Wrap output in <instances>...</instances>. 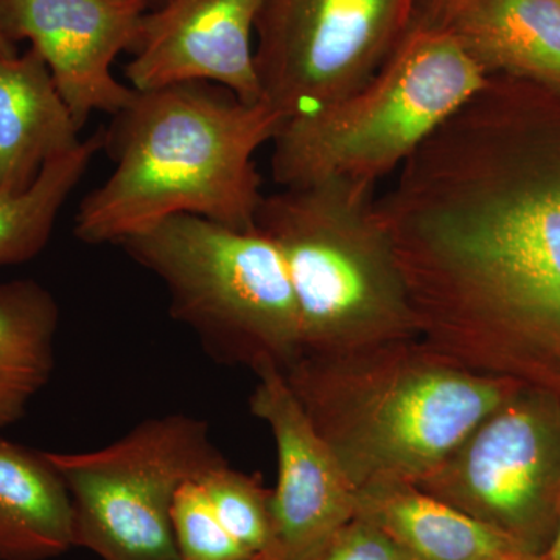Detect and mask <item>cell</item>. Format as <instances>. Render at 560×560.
<instances>
[{
	"mask_svg": "<svg viewBox=\"0 0 560 560\" xmlns=\"http://www.w3.org/2000/svg\"><path fill=\"white\" fill-rule=\"evenodd\" d=\"M419 338L459 366L560 396V195L420 149L375 200Z\"/></svg>",
	"mask_w": 560,
	"mask_h": 560,
	"instance_id": "1",
	"label": "cell"
},
{
	"mask_svg": "<svg viewBox=\"0 0 560 560\" xmlns=\"http://www.w3.org/2000/svg\"><path fill=\"white\" fill-rule=\"evenodd\" d=\"M282 124L267 102L206 81L136 91L103 130L114 172L81 201L77 238L119 245L180 213L257 231L265 195L254 156Z\"/></svg>",
	"mask_w": 560,
	"mask_h": 560,
	"instance_id": "2",
	"label": "cell"
},
{
	"mask_svg": "<svg viewBox=\"0 0 560 560\" xmlns=\"http://www.w3.org/2000/svg\"><path fill=\"white\" fill-rule=\"evenodd\" d=\"M283 375L355 492L418 485L522 386L459 366L420 338L304 352Z\"/></svg>",
	"mask_w": 560,
	"mask_h": 560,
	"instance_id": "3",
	"label": "cell"
},
{
	"mask_svg": "<svg viewBox=\"0 0 560 560\" xmlns=\"http://www.w3.org/2000/svg\"><path fill=\"white\" fill-rule=\"evenodd\" d=\"M368 184L327 179L265 195L257 231L285 261L302 353L419 338L393 243Z\"/></svg>",
	"mask_w": 560,
	"mask_h": 560,
	"instance_id": "4",
	"label": "cell"
},
{
	"mask_svg": "<svg viewBox=\"0 0 560 560\" xmlns=\"http://www.w3.org/2000/svg\"><path fill=\"white\" fill-rule=\"evenodd\" d=\"M447 28L412 24L359 90L283 121L271 175L282 189L327 179L377 187L485 84Z\"/></svg>",
	"mask_w": 560,
	"mask_h": 560,
	"instance_id": "5",
	"label": "cell"
},
{
	"mask_svg": "<svg viewBox=\"0 0 560 560\" xmlns=\"http://www.w3.org/2000/svg\"><path fill=\"white\" fill-rule=\"evenodd\" d=\"M119 246L164 283L173 318L219 363L285 372L302 355L285 261L261 232L180 213Z\"/></svg>",
	"mask_w": 560,
	"mask_h": 560,
	"instance_id": "6",
	"label": "cell"
},
{
	"mask_svg": "<svg viewBox=\"0 0 560 560\" xmlns=\"http://www.w3.org/2000/svg\"><path fill=\"white\" fill-rule=\"evenodd\" d=\"M47 456L72 500L73 545L102 560H179L176 493L226 460L208 422L180 412L143 420L97 451Z\"/></svg>",
	"mask_w": 560,
	"mask_h": 560,
	"instance_id": "7",
	"label": "cell"
},
{
	"mask_svg": "<svg viewBox=\"0 0 560 560\" xmlns=\"http://www.w3.org/2000/svg\"><path fill=\"white\" fill-rule=\"evenodd\" d=\"M415 486L540 556L560 514L559 394L522 385Z\"/></svg>",
	"mask_w": 560,
	"mask_h": 560,
	"instance_id": "8",
	"label": "cell"
},
{
	"mask_svg": "<svg viewBox=\"0 0 560 560\" xmlns=\"http://www.w3.org/2000/svg\"><path fill=\"white\" fill-rule=\"evenodd\" d=\"M419 0H264L256 22L261 97L283 121L359 90L410 32Z\"/></svg>",
	"mask_w": 560,
	"mask_h": 560,
	"instance_id": "9",
	"label": "cell"
},
{
	"mask_svg": "<svg viewBox=\"0 0 560 560\" xmlns=\"http://www.w3.org/2000/svg\"><path fill=\"white\" fill-rule=\"evenodd\" d=\"M147 11L139 0H0V31L14 46L31 40L83 130L95 110L114 116L135 97L110 66L135 49Z\"/></svg>",
	"mask_w": 560,
	"mask_h": 560,
	"instance_id": "10",
	"label": "cell"
},
{
	"mask_svg": "<svg viewBox=\"0 0 560 560\" xmlns=\"http://www.w3.org/2000/svg\"><path fill=\"white\" fill-rule=\"evenodd\" d=\"M249 410L267 423L278 452L272 490L275 547L268 560H311L355 517L357 492L291 393L282 371L256 372Z\"/></svg>",
	"mask_w": 560,
	"mask_h": 560,
	"instance_id": "11",
	"label": "cell"
},
{
	"mask_svg": "<svg viewBox=\"0 0 560 560\" xmlns=\"http://www.w3.org/2000/svg\"><path fill=\"white\" fill-rule=\"evenodd\" d=\"M264 0H165L143 14L125 77L136 91L206 81L264 102L256 33Z\"/></svg>",
	"mask_w": 560,
	"mask_h": 560,
	"instance_id": "12",
	"label": "cell"
},
{
	"mask_svg": "<svg viewBox=\"0 0 560 560\" xmlns=\"http://www.w3.org/2000/svg\"><path fill=\"white\" fill-rule=\"evenodd\" d=\"M80 131L39 51L0 57V190L31 187L47 162L83 142Z\"/></svg>",
	"mask_w": 560,
	"mask_h": 560,
	"instance_id": "13",
	"label": "cell"
},
{
	"mask_svg": "<svg viewBox=\"0 0 560 560\" xmlns=\"http://www.w3.org/2000/svg\"><path fill=\"white\" fill-rule=\"evenodd\" d=\"M445 28L486 75L560 92V0H464Z\"/></svg>",
	"mask_w": 560,
	"mask_h": 560,
	"instance_id": "14",
	"label": "cell"
},
{
	"mask_svg": "<svg viewBox=\"0 0 560 560\" xmlns=\"http://www.w3.org/2000/svg\"><path fill=\"white\" fill-rule=\"evenodd\" d=\"M355 515L383 530L404 560H499L522 551L503 534L410 482L359 490Z\"/></svg>",
	"mask_w": 560,
	"mask_h": 560,
	"instance_id": "15",
	"label": "cell"
},
{
	"mask_svg": "<svg viewBox=\"0 0 560 560\" xmlns=\"http://www.w3.org/2000/svg\"><path fill=\"white\" fill-rule=\"evenodd\" d=\"M75 548L68 486L47 452L0 436V560H49Z\"/></svg>",
	"mask_w": 560,
	"mask_h": 560,
	"instance_id": "16",
	"label": "cell"
},
{
	"mask_svg": "<svg viewBox=\"0 0 560 560\" xmlns=\"http://www.w3.org/2000/svg\"><path fill=\"white\" fill-rule=\"evenodd\" d=\"M60 307L46 287L22 279L0 283V429L13 425L49 383Z\"/></svg>",
	"mask_w": 560,
	"mask_h": 560,
	"instance_id": "17",
	"label": "cell"
},
{
	"mask_svg": "<svg viewBox=\"0 0 560 560\" xmlns=\"http://www.w3.org/2000/svg\"><path fill=\"white\" fill-rule=\"evenodd\" d=\"M101 150L103 130L47 162L27 189L0 190V267L25 264L46 248L62 206Z\"/></svg>",
	"mask_w": 560,
	"mask_h": 560,
	"instance_id": "18",
	"label": "cell"
},
{
	"mask_svg": "<svg viewBox=\"0 0 560 560\" xmlns=\"http://www.w3.org/2000/svg\"><path fill=\"white\" fill-rule=\"evenodd\" d=\"M198 480L228 533L250 555L270 559L275 547L272 490L264 488L259 478L232 469L226 460Z\"/></svg>",
	"mask_w": 560,
	"mask_h": 560,
	"instance_id": "19",
	"label": "cell"
},
{
	"mask_svg": "<svg viewBox=\"0 0 560 560\" xmlns=\"http://www.w3.org/2000/svg\"><path fill=\"white\" fill-rule=\"evenodd\" d=\"M173 534L179 560H250V555L221 525L200 480H190L176 493Z\"/></svg>",
	"mask_w": 560,
	"mask_h": 560,
	"instance_id": "20",
	"label": "cell"
},
{
	"mask_svg": "<svg viewBox=\"0 0 560 560\" xmlns=\"http://www.w3.org/2000/svg\"><path fill=\"white\" fill-rule=\"evenodd\" d=\"M311 560H404L383 530L355 517L341 526Z\"/></svg>",
	"mask_w": 560,
	"mask_h": 560,
	"instance_id": "21",
	"label": "cell"
},
{
	"mask_svg": "<svg viewBox=\"0 0 560 560\" xmlns=\"http://www.w3.org/2000/svg\"><path fill=\"white\" fill-rule=\"evenodd\" d=\"M464 0H419L416 24L445 28Z\"/></svg>",
	"mask_w": 560,
	"mask_h": 560,
	"instance_id": "22",
	"label": "cell"
},
{
	"mask_svg": "<svg viewBox=\"0 0 560 560\" xmlns=\"http://www.w3.org/2000/svg\"><path fill=\"white\" fill-rule=\"evenodd\" d=\"M540 558L541 560H560V514L550 545H548L547 550L541 552Z\"/></svg>",
	"mask_w": 560,
	"mask_h": 560,
	"instance_id": "23",
	"label": "cell"
},
{
	"mask_svg": "<svg viewBox=\"0 0 560 560\" xmlns=\"http://www.w3.org/2000/svg\"><path fill=\"white\" fill-rule=\"evenodd\" d=\"M0 57H18L16 46H14L13 43H10V40L5 38V35H3L2 31H0Z\"/></svg>",
	"mask_w": 560,
	"mask_h": 560,
	"instance_id": "24",
	"label": "cell"
},
{
	"mask_svg": "<svg viewBox=\"0 0 560 560\" xmlns=\"http://www.w3.org/2000/svg\"><path fill=\"white\" fill-rule=\"evenodd\" d=\"M499 560H541L540 556L529 555V552H512L510 556H504Z\"/></svg>",
	"mask_w": 560,
	"mask_h": 560,
	"instance_id": "25",
	"label": "cell"
},
{
	"mask_svg": "<svg viewBox=\"0 0 560 560\" xmlns=\"http://www.w3.org/2000/svg\"><path fill=\"white\" fill-rule=\"evenodd\" d=\"M140 3H143L145 5L147 10H154L158 9V7L162 5V3L165 2V0H139Z\"/></svg>",
	"mask_w": 560,
	"mask_h": 560,
	"instance_id": "26",
	"label": "cell"
},
{
	"mask_svg": "<svg viewBox=\"0 0 560 560\" xmlns=\"http://www.w3.org/2000/svg\"><path fill=\"white\" fill-rule=\"evenodd\" d=\"M250 560H265L264 558H260V556H257V558H253Z\"/></svg>",
	"mask_w": 560,
	"mask_h": 560,
	"instance_id": "27",
	"label": "cell"
}]
</instances>
